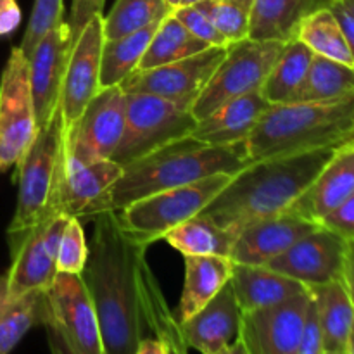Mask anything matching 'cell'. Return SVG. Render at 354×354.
I'll use <instances>...</instances> for the list:
<instances>
[{"mask_svg":"<svg viewBox=\"0 0 354 354\" xmlns=\"http://www.w3.org/2000/svg\"><path fill=\"white\" fill-rule=\"evenodd\" d=\"M93 221L88 259L80 277L95 310L104 354H135L145 328L171 353L189 351L175 311L149 268L147 248L124 235L113 211L97 214Z\"/></svg>","mask_w":354,"mask_h":354,"instance_id":"obj_1","label":"cell"},{"mask_svg":"<svg viewBox=\"0 0 354 354\" xmlns=\"http://www.w3.org/2000/svg\"><path fill=\"white\" fill-rule=\"evenodd\" d=\"M341 145L251 162L232 176L203 214L237 235L251 223L286 213Z\"/></svg>","mask_w":354,"mask_h":354,"instance_id":"obj_2","label":"cell"},{"mask_svg":"<svg viewBox=\"0 0 354 354\" xmlns=\"http://www.w3.org/2000/svg\"><path fill=\"white\" fill-rule=\"evenodd\" d=\"M248 165H251V159L245 142L206 145L190 135L124 166L120 178L93 199L78 218L82 221L93 220L97 214L118 211L152 194L189 185L220 173L235 175Z\"/></svg>","mask_w":354,"mask_h":354,"instance_id":"obj_3","label":"cell"},{"mask_svg":"<svg viewBox=\"0 0 354 354\" xmlns=\"http://www.w3.org/2000/svg\"><path fill=\"white\" fill-rule=\"evenodd\" d=\"M354 138V95L270 106L245 140L251 162L334 147Z\"/></svg>","mask_w":354,"mask_h":354,"instance_id":"obj_4","label":"cell"},{"mask_svg":"<svg viewBox=\"0 0 354 354\" xmlns=\"http://www.w3.org/2000/svg\"><path fill=\"white\" fill-rule=\"evenodd\" d=\"M64 161V127L57 111L50 123L38 130L31 147L16 166L17 201L7 228L10 248L48 214L52 194Z\"/></svg>","mask_w":354,"mask_h":354,"instance_id":"obj_5","label":"cell"},{"mask_svg":"<svg viewBox=\"0 0 354 354\" xmlns=\"http://www.w3.org/2000/svg\"><path fill=\"white\" fill-rule=\"evenodd\" d=\"M232 176L220 173L189 185L152 194L113 211L114 218L124 235L149 248L183 221L203 213L207 204L228 185Z\"/></svg>","mask_w":354,"mask_h":354,"instance_id":"obj_6","label":"cell"},{"mask_svg":"<svg viewBox=\"0 0 354 354\" xmlns=\"http://www.w3.org/2000/svg\"><path fill=\"white\" fill-rule=\"evenodd\" d=\"M196 124L190 109L171 100L151 93H127L123 137L113 161L124 168L165 145L190 137Z\"/></svg>","mask_w":354,"mask_h":354,"instance_id":"obj_7","label":"cell"},{"mask_svg":"<svg viewBox=\"0 0 354 354\" xmlns=\"http://www.w3.org/2000/svg\"><path fill=\"white\" fill-rule=\"evenodd\" d=\"M283 45L252 38L228 44L223 61L190 107L194 120L201 121L228 100L261 92Z\"/></svg>","mask_w":354,"mask_h":354,"instance_id":"obj_8","label":"cell"},{"mask_svg":"<svg viewBox=\"0 0 354 354\" xmlns=\"http://www.w3.org/2000/svg\"><path fill=\"white\" fill-rule=\"evenodd\" d=\"M52 354H104L95 310L80 275L57 273L47 290V320Z\"/></svg>","mask_w":354,"mask_h":354,"instance_id":"obj_9","label":"cell"},{"mask_svg":"<svg viewBox=\"0 0 354 354\" xmlns=\"http://www.w3.org/2000/svg\"><path fill=\"white\" fill-rule=\"evenodd\" d=\"M127 93L118 86L100 88L75 127L64 133V162L69 171L88 162L113 159L124 130Z\"/></svg>","mask_w":354,"mask_h":354,"instance_id":"obj_10","label":"cell"},{"mask_svg":"<svg viewBox=\"0 0 354 354\" xmlns=\"http://www.w3.org/2000/svg\"><path fill=\"white\" fill-rule=\"evenodd\" d=\"M37 135L30 61L14 47L0 75V173L19 165Z\"/></svg>","mask_w":354,"mask_h":354,"instance_id":"obj_11","label":"cell"},{"mask_svg":"<svg viewBox=\"0 0 354 354\" xmlns=\"http://www.w3.org/2000/svg\"><path fill=\"white\" fill-rule=\"evenodd\" d=\"M69 218L47 214L12 245V263L7 279L9 297L48 290L57 277V251Z\"/></svg>","mask_w":354,"mask_h":354,"instance_id":"obj_12","label":"cell"},{"mask_svg":"<svg viewBox=\"0 0 354 354\" xmlns=\"http://www.w3.org/2000/svg\"><path fill=\"white\" fill-rule=\"evenodd\" d=\"M225 54L227 47H209L182 61L133 71L120 86L127 93H151L190 109L206 88Z\"/></svg>","mask_w":354,"mask_h":354,"instance_id":"obj_13","label":"cell"},{"mask_svg":"<svg viewBox=\"0 0 354 354\" xmlns=\"http://www.w3.org/2000/svg\"><path fill=\"white\" fill-rule=\"evenodd\" d=\"M102 45L104 14H99L83 26L69 52L59 102L64 133L75 127L85 107L100 90Z\"/></svg>","mask_w":354,"mask_h":354,"instance_id":"obj_14","label":"cell"},{"mask_svg":"<svg viewBox=\"0 0 354 354\" xmlns=\"http://www.w3.org/2000/svg\"><path fill=\"white\" fill-rule=\"evenodd\" d=\"M311 290L242 315L241 337L251 354H299Z\"/></svg>","mask_w":354,"mask_h":354,"instance_id":"obj_15","label":"cell"},{"mask_svg":"<svg viewBox=\"0 0 354 354\" xmlns=\"http://www.w3.org/2000/svg\"><path fill=\"white\" fill-rule=\"evenodd\" d=\"M346 245L348 242L337 234L318 227L266 266L297 280L308 289L325 286L334 280H342Z\"/></svg>","mask_w":354,"mask_h":354,"instance_id":"obj_16","label":"cell"},{"mask_svg":"<svg viewBox=\"0 0 354 354\" xmlns=\"http://www.w3.org/2000/svg\"><path fill=\"white\" fill-rule=\"evenodd\" d=\"M73 40L68 21L62 19L38 41L28 57L30 61V86L33 97L38 130L45 128L57 114L61 102L62 80L68 66Z\"/></svg>","mask_w":354,"mask_h":354,"instance_id":"obj_17","label":"cell"},{"mask_svg":"<svg viewBox=\"0 0 354 354\" xmlns=\"http://www.w3.org/2000/svg\"><path fill=\"white\" fill-rule=\"evenodd\" d=\"M318 227L315 221L290 211L265 218L239 232L230 259L235 265L266 266Z\"/></svg>","mask_w":354,"mask_h":354,"instance_id":"obj_18","label":"cell"},{"mask_svg":"<svg viewBox=\"0 0 354 354\" xmlns=\"http://www.w3.org/2000/svg\"><path fill=\"white\" fill-rule=\"evenodd\" d=\"M241 325L242 311L228 282L206 306L180 325V332L189 349L214 354L241 335Z\"/></svg>","mask_w":354,"mask_h":354,"instance_id":"obj_19","label":"cell"},{"mask_svg":"<svg viewBox=\"0 0 354 354\" xmlns=\"http://www.w3.org/2000/svg\"><path fill=\"white\" fill-rule=\"evenodd\" d=\"M354 194V138L344 142L303 196L287 211L320 225Z\"/></svg>","mask_w":354,"mask_h":354,"instance_id":"obj_20","label":"cell"},{"mask_svg":"<svg viewBox=\"0 0 354 354\" xmlns=\"http://www.w3.org/2000/svg\"><path fill=\"white\" fill-rule=\"evenodd\" d=\"M121 173L123 168L113 159L88 162L69 171L61 169L52 194L48 214L54 213L64 214L68 218H78L93 199H97L104 190L109 189L120 178Z\"/></svg>","mask_w":354,"mask_h":354,"instance_id":"obj_21","label":"cell"},{"mask_svg":"<svg viewBox=\"0 0 354 354\" xmlns=\"http://www.w3.org/2000/svg\"><path fill=\"white\" fill-rule=\"evenodd\" d=\"M270 104L261 93H249L221 104L216 111L197 121L192 131L196 140L206 145H232L248 140Z\"/></svg>","mask_w":354,"mask_h":354,"instance_id":"obj_22","label":"cell"},{"mask_svg":"<svg viewBox=\"0 0 354 354\" xmlns=\"http://www.w3.org/2000/svg\"><path fill=\"white\" fill-rule=\"evenodd\" d=\"M230 286L237 297L242 315L286 303L310 290L297 280L289 279L268 266L235 265V263Z\"/></svg>","mask_w":354,"mask_h":354,"instance_id":"obj_23","label":"cell"},{"mask_svg":"<svg viewBox=\"0 0 354 354\" xmlns=\"http://www.w3.org/2000/svg\"><path fill=\"white\" fill-rule=\"evenodd\" d=\"M185 280L182 297L175 310L180 325L206 306L232 279L234 263L221 256H183Z\"/></svg>","mask_w":354,"mask_h":354,"instance_id":"obj_24","label":"cell"},{"mask_svg":"<svg viewBox=\"0 0 354 354\" xmlns=\"http://www.w3.org/2000/svg\"><path fill=\"white\" fill-rule=\"evenodd\" d=\"M327 0H252L249 10V37L252 40L287 41L299 21Z\"/></svg>","mask_w":354,"mask_h":354,"instance_id":"obj_25","label":"cell"},{"mask_svg":"<svg viewBox=\"0 0 354 354\" xmlns=\"http://www.w3.org/2000/svg\"><path fill=\"white\" fill-rule=\"evenodd\" d=\"M47 320V290L9 297L7 279L0 275V354H10L21 339Z\"/></svg>","mask_w":354,"mask_h":354,"instance_id":"obj_26","label":"cell"},{"mask_svg":"<svg viewBox=\"0 0 354 354\" xmlns=\"http://www.w3.org/2000/svg\"><path fill=\"white\" fill-rule=\"evenodd\" d=\"M325 351L346 349L354 327V304L342 280L311 287Z\"/></svg>","mask_w":354,"mask_h":354,"instance_id":"obj_27","label":"cell"},{"mask_svg":"<svg viewBox=\"0 0 354 354\" xmlns=\"http://www.w3.org/2000/svg\"><path fill=\"white\" fill-rule=\"evenodd\" d=\"M315 54L297 38L286 41L279 59L273 64L261 88V95L270 106L290 104L303 85Z\"/></svg>","mask_w":354,"mask_h":354,"instance_id":"obj_28","label":"cell"},{"mask_svg":"<svg viewBox=\"0 0 354 354\" xmlns=\"http://www.w3.org/2000/svg\"><path fill=\"white\" fill-rule=\"evenodd\" d=\"M162 239L183 256L230 258L237 235L201 213L173 228Z\"/></svg>","mask_w":354,"mask_h":354,"instance_id":"obj_29","label":"cell"},{"mask_svg":"<svg viewBox=\"0 0 354 354\" xmlns=\"http://www.w3.org/2000/svg\"><path fill=\"white\" fill-rule=\"evenodd\" d=\"M159 23L114 40L104 38L100 55V88L121 85L131 73L137 71Z\"/></svg>","mask_w":354,"mask_h":354,"instance_id":"obj_30","label":"cell"},{"mask_svg":"<svg viewBox=\"0 0 354 354\" xmlns=\"http://www.w3.org/2000/svg\"><path fill=\"white\" fill-rule=\"evenodd\" d=\"M294 38L303 41L315 55H322L354 68V59L346 44L344 33L328 6L317 7L308 12L296 26Z\"/></svg>","mask_w":354,"mask_h":354,"instance_id":"obj_31","label":"cell"},{"mask_svg":"<svg viewBox=\"0 0 354 354\" xmlns=\"http://www.w3.org/2000/svg\"><path fill=\"white\" fill-rule=\"evenodd\" d=\"M351 95H354L353 66L315 55L292 102H330Z\"/></svg>","mask_w":354,"mask_h":354,"instance_id":"obj_32","label":"cell"},{"mask_svg":"<svg viewBox=\"0 0 354 354\" xmlns=\"http://www.w3.org/2000/svg\"><path fill=\"white\" fill-rule=\"evenodd\" d=\"M206 48H209V45L194 37L173 14H169L159 23L138 69H152L169 62L182 61Z\"/></svg>","mask_w":354,"mask_h":354,"instance_id":"obj_33","label":"cell"},{"mask_svg":"<svg viewBox=\"0 0 354 354\" xmlns=\"http://www.w3.org/2000/svg\"><path fill=\"white\" fill-rule=\"evenodd\" d=\"M173 12L166 0H116L104 16V38L114 40L159 23Z\"/></svg>","mask_w":354,"mask_h":354,"instance_id":"obj_34","label":"cell"},{"mask_svg":"<svg viewBox=\"0 0 354 354\" xmlns=\"http://www.w3.org/2000/svg\"><path fill=\"white\" fill-rule=\"evenodd\" d=\"M199 7L213 26L230 44L249 37V10L251 7L239 0H201L194 3Z\"/></svg>","mask_w":354,"mask_h":354,"instance_id":"obj_35","label":"cell"},{"mask_svg":"<svg viewBox=\"0 0 354 354\" xmlns=\"http://www.w3.org/2000/svg\"><path fill=\"white\" fill-rule=\"evenodd\" d=\"M88 259V242L85 239L82 220L69 218L62 232L57 251V273L82 275Z\"/></svg>","mask_w":354,"mask_h":354,"instance_id":"obj_36","label":"cell"},{"mask_svg":"<svg viewBox=\"0 0 354 354\" xmlns=\"http://www.w3.org/2000/svg\"><path fill=\"white\" fill-rule=\"evenodd\" d=\"M62 19H64L62 0H35L26 31H24L21 45H17V47L23 50L26 57H30L38 41L45 37V33L50 31L55 24L61 23Z\"/></svg>","mask_w":354,"mask_h":354,"instance_id":"obj_37","label":"cell"},{"mask_svg":"<svg viewBox=\"0 0 354 354\" xmlns=\"http://www.w3.org/2000/svg\"><path fill=\"white\" fill-rule=\"evenodd\" d=\"M171 14L194 37L203 40L209 47H228V44H230L197 6H180L173 9Z\"/></svg>","mask_w":354,"mask_h":354,"instance_id":"obj_38","label":"cell"},{"mask_svg":"<svg viewBox=\"0 0 354 354\" xmlns=\"http://www.w3.org/2000/svg\"><path fill=\"white\" fill-rule=\"evenodd\" d=\"M320 227L334 232L346 242L354 241V194L349 196L339 207L320 221Z\"/></svg>","mask_w":354,"mask_h":354,"instance_id":"obj_39","label":"cell"},{"mask_svg":"<svg viewBox=\"0 0 354 354\" xmlns=\"http://www.w3.org/2000/svg\"><path fill=\"white\" fill-rule=\"evenodd\" d=\"M104 3H106V0H71L69 16L66 21H68L69 31H71L73 44H75V40L78 38L83 26H85L92 17L104 14Z\"/></svg>","mask_w":354,"mask_h":354,"instance_id":"obj_40","label":"cell"},{"mask_svg":"<svg viewBox=\"0 0 354 354\" xmlns=\"http://www.w3.org/2000/svg\"><path fill=\"white\" fill-rule=\"evenodd\" d=\"M324 339H322L320 324H318L317 306H315L313 296H311L310 306L306 311V320H304L303 337H301L299 354H324Z\"/></svg>","mask_w":354,"mask_h":354,"instance_id":"obj_41","label":"cell"},{"mask_svg":"<svg viewBox=\"0 0 354 354\" xmlns=\"http://www.w3.org/2000/svg\"><path fill=\"white\" fill-rule=\"evenodd\" d=\"M23 12L17 0H0V37H10L19 28Z\"/></svg>","mask_w":354,"mask_h":354,"instance_id":"obj_42","label":"cell"},{"mask_svg":"<svg viewBox=\"0 0 354 354\" xmlns=\"http://www.w3.org/2000/svg\"><path fill=\"white\" fill-rule=\"evenodd\" d=\"M327 6L330 7L332 12H334V16L337 17L339 26H341L342 33H344L346 44H348L349 50H351V55L354 59V17L344 9V7L341 6V3L337 2V0H330Z\"/></svg>","mask_w":354,"mask_h":354,"instance_id":"obj_43","label":"cell"},{"mask_svg":"<svg viewBox=\"0 0 354 354\" xmlns=\"http://www.w3.org/2000/svg\"><path fill=\"white\" fill-rule=\"evenodd\" d=\"M342 283L348 289L349 297L354 304V241L348 242L344 256V268H342Z\"/></svg>","mask_w":354,"mask_h":354,"instance_id":"obj_44","label":"cell"},{"mask_svg":"<svg viewBox=\"0 0 354 354\" xmlns=\"http://www.w3.org/2000/svg\"><path fill=\"white\" fill-rule=\"evenodd\" d=\"M135 354H171V348L158 337H144Z\"/></svg>","mask_w":354,"mask_h":354,"instance_id":"obj_45","label":"cell"},{"mask_svg":"<svg viewBox=\"0 0 354 354\" xmlns=\"http://www.w3.org/2000/svg\"><path fill=\"white\" fill-rule=\"evenodd\" d=\"M214 354H251V353H249V349H248V346H245L244 339L239 335V337L235 339L232 344L225 346V348H221L220 351H216Z\"/></svg>","mask_w":354,"mask_h":354,"instance_id":"obj_46","label":"cell"},{"mask_svg":"<svg viewBox=\"0 0 354 354\" xmlns=\"http://www.w3.org/2000/svg\"><path fill=\"white\" fill-rule=\"evenodd\" d=\"M337 2L354 17V0H337Z\"/></svg>","mask_w":354,"mask_h":354,"instance_id":"obj_47","label":"cell"},{"mask_svg":"<svg viewBox=\"0 0 354 354\" xmlns=\"http://www.w3.org/2000/svg\"><path fill=\"white\" fill-rule=\"evenodd\" d=\"M348 353H349V354H354V327H353V332H351V337H349Z\"/></svg>","mask_w":354,"mask_h":354,"instance_id":"obj_48","label":"cell"},{"mask_svg":"<svg viewBox=\"0 0 354 354\" xmlns=\"http://www.w3.org/2000/svg\"><path fill=\"white\" fill-rule=\"evenodd\" d=\"M324 354H349L348 348L346 349H330V351H325Z\"/></svg>","mask_w":354,"mask_h":354,"instance_id":"obj_49","label":"cell"},{"mask_svg":"<svg viewBox=\"0 0 354 354\" xmlns=\"http://www.w3.org/2000/svg\"><path fill=\"white\" fill-rule=\"evenodd\" d=\"M166 3H168L171 9H176V7H180V3H182V0H166Z\"/></svg>","mask_w":354,"mask_h":354,"instance_id":"obj_50","label":"cell"},{"mask_svg":"<svg viewBox=\"0 0 354 354\" xmlns=\"http://www.w3.org/2000/svg\"><path fill=\"white\" fill-rule=\"evenodd\" d=\"M201 2V0H182V3L180 6H194V3Z\"/></svg>","mask_w":354,"mask_h":354,"instance_id":"obj_51","label":"cell"},{"mask_svg":"<svg viewBox=\"0 0 354 354\" xmlns=\"http://www.w3.org/2000/svg\"><path fill=\"white\" fill-rule=\"evenodd\" d=\"M239 2H242V3H245V6L251 7V2H252V0H239Z\"/></svg>","mask_w":354,"mask_h":354,"instance_id":"obj_52","label":"cell"},{"mask_svg":"<svg viewBox=\"0 0 354 354\" xmlns=\"http://www.w3.org/2000/svg\"><path fill=\"white\" fill-rule=\"evenodd\" d=\"M171 354H189V351H185V353H171Z\"/></svg>","mask_w":354,"mask_h":354,"instance_id":"obj_53","label":"cell"}]
</instances>
